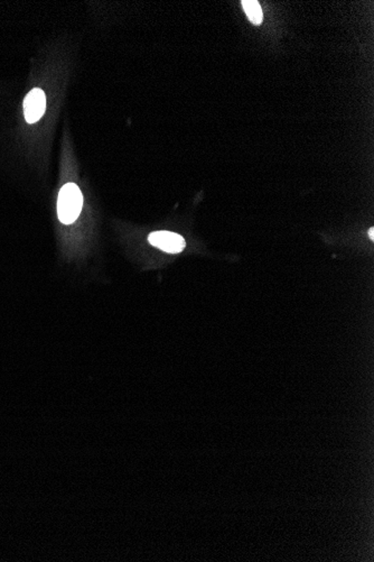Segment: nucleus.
Instances as JSON below:
<instances>
[{
    "mask_svg": "<svg viewBox=\"0 0 374 562\" xmlns=\"http://www.w3.org/2000/svg\"><path fill=\"white\" fill-rule=\"evenodd\" d=\"M82 206L83 196L78 185L67 183L62 187L57 199V215L62 224H73L81 213Z\"/></svg>",
    "mask_w": 374,
    "mask_h": 562,
    "instance_id": "f257e3e1",
    "label": "nucleus"
},
{
    "mask_svg": "<svg viewBox=\"0 0 374 562\" xmlns=\"http://www.w3.org/2000/svg\"><path fill=\"white\" fill-rule=\"evenodd\" d=\"M46 109V97L44 91L39 88L29 91L24 100V115L27 123H34L39 121L44 115Z\"/></svg>",
    "mask_w": 374,
    "mask_h": 562,
    "instance_id": "f03ea898",
    "label": "nucleus"
},
{
    "mask_svg": "<svg viewBox=\"0 0 374 562\" xmlns=\"http://www.w3.org/2000/svg\"><path fill=\"white\" fill-rule=\"evenodd\" d=\"M149 243L157 248L169 254H179L185 248V241L182 236L171 232H156L151 234Z\"/></svg>",
    "mask_w": 374,
    "mask_h": 562,
    "instance_id": "7ed1b4c3",
    "label": "nucleus"
},
{
    "mask_svg": "<svg viewBox=\"0 0 374 562\" xmlns=\"http://www.w3.org/2000/svg\"><path fill=\"white\" fill-rule=\"evenodd\" d=\"M243 9L246 11L249 20L254 25H260L263 20V13L261 6L256 0H243Z\"/></svg>",
    "mask_w": 374,
    "mask_h": 562,
    "instance_id": "20e7f679",
    "label": "nucleus"
},
{
    "mask_svg": "<svg viewBox=\"0 0 374 562\" xmlns=\"http://www.w3.org/2000/svg\"><path fill=\"white\" fill-rule=\"evenodd\" d=\"M369 235H370V238H371L372 241H373V239H374V229H373V228H371V229H370Z\"/></svg>",
    "mask_w": 374,
    "mask_h": 562,
    "instance_id": "39448f33",
    "label": "nucleus"
}]
</instances>
